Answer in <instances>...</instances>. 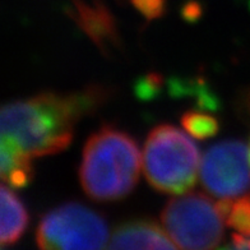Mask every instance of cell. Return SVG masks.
<instances>
[{
    "label": "cell",
    "mask_w": 250,
    "mask_h": 250,
    "mask_svg": "<svg viewBox=\"0 0 250 250\" xmlns=\"http://www.w3.org/2000/svg\"><path fill=\"white\" fill-rule=\"evenodd\" d=\"M249 107H250V96H249ZM249 155H250V146H249Z\"/></svg>",
    "instance_id": "obj_15"
},
{
    "label": "cell",
    "mask_w": 250,
    "mask_h": 250,
    "mask_svg": "<svg viewBox=\"0 0 250 250\" xmlns=\"http://www.w3.org/2000/svg\"><path fill=\"white\" fill-rule=\"evenodd\" d=\"M1 250H5V248H4V247H3V249H1Z\"/></svg>",
    "instance_id": "obj_16"
},
{
    "label": "cell",
    "mask_w": 250,
    "mask_h": 250,
    "mask_svg": "<svg viewBox=\"0 0 250 250\" xmlns=\"http://www.w3.org/2000/svg\"><path fill=\"white\" fill-rule=\"evenodd\" d=\"M230 243H227L218 250H250V236L240 234L232 235Z\"/></svg>",
    "instance_id": "obj_14"
},
{
    "label": "cell",
    "mask_w": 250,
    "mask_h": 250,
    "mask_svg": "<svg viewBox=\"0 0 250 250\" xmlns=\"http://www.w3.org/2000/svg\"><path fill=\"white\" fill-rule=\"evenodd\" d=\"M76 20L101 51L109 53L111 49L119 46L118 31L114 21L109 12H106L104 8L78 4Z\"/></svg>",
    "instance_id": "obj_8"
},
{
    "label": "cell",
    "mask_w": 250,
    "mask_h": 250,
    "mask_svg": "<svg viewBox=\"0 0 250 250\" xmlns=\"http://www.w3.org/2000/svg\"><path fill=\"white\" fill-rule=\"evenodd\" d=\"M109 240L105 218L77 202L50 209L36 230L40 250H105Z\"/></svg>",
    "instance_id": "obj_5"
},
{
    "label": "cell",
    "mask_w": 250,
    "mask_h": 250,
    "mask_svg": "<svg viewBox=\"0 0 250 250\" xmlns=\"http://www.w3.org/2000/svg\"><path fill=\"white\" fill-rule=\"evenodd\" d=\"M199 164V148L187 132L170 124L149 132L143 149V171L156 190L174 195L188 193L197 181Z\"/></svg>",
    "instance_id": "obj_3"
},
{
    "label": "cell",
    "mask_w": 250,
    "mask_h": 250,
    "mask_svg": "<svg viewBox=\"0 0 250 250\" xmlns=\"http://www.w3.org/2000/svg\"><path fill=\"white\" fill-rule=\"evenodd\" d=\"M181 125L188 134L193 135L198 139L211 138L217 134L220 129V123L216 116L197 110L185 112L181 118Z\"/></svg>",
    "instance_id": "obj_12"
},
{
    "label": "cell",
    "mask_w": 250,
    "mask_h": 250,
    "mask_svg": "<svg viewBox=\"0 0 250 250\" xmlns=\"http://www.w3.org/2000/svg\"><path fill=\"white\" fill-rule=\"evenodd\" d=\"M226 225L237 234L250 236V197L235 201H218Z\"/></svg>",
    "instance_id": "obj_11"
},
{
    "label": "cell",
    "mask_w": 250,
    "mask_h": 250,
    "mask_svg": "<svg viewBox=\"0 0 250 250\" xmlns=\"http://www.w3.org/2000/svg\"><path fill=\"white\" fill-rule=\"evenodd\" d=\"M30 216L26 206L7 184L1 185V224L0 240L3 247L20 240L28 227Z\"/></svg>",
    "instance_id": "obj_10"
},
{
    "label": "cell",
    "mask_w": 250,
    "mask_h": 250,
    "mask_svg": "<svg viewBox=\"0 0 250 250\" xmlns=\"http://www.w3.org/2000/svg\"><path fill=\"white\" fill-rule=\"evenodd\" d=\"M0 174L4 184L12 188L27 187L35 175L32 157L5 135L0 142Z\"/></svg>",
    "instance_id": "obj_9"
},
{
    "label": "cell",
    "mask_w": 250,
    "mask_h": 250,
    "mask_svg": "<svg viewBox=\"0 0 250 250\" xmlns=\"http://www.w3.org/2000/svg\"><path fill=\"white\" fill-rule=\"evenodd\" d=\"M105 250H180L164 229L149 220H133L116 227Z\"/></svg>",
    "instance_id": "obj_7"
},
{
    "label": "cell",
    "mask_w": 250,
    "mask_h": 250,
    "mask_svg": "<svg viewBox=\"0 0 250 250\" xmlns=\"http://www.w3.org/2000/svg\"><path fill=\"white\" fill-rule=\"evenodd\" d=\"M204 189L220 201L250 197L249 147L239 139H224L212 145L199 168Z\"/></svg>",
    "instance_id": "obj_6"
},
{
    "label": "cell",
    "mask_w": 250,
    "mask_h": 250,
    "mask_svg": "<svg viewBox=\"0 0 250 250\" xmlns=\"http://www.w3.org/2000/svg\"><path fill=\"white\" fill-rule=\"evenodd\" d=\"M104 86L77 92H42L5 104L1 109V135L13 139L26 153L43 157L66 149L77 124L109 99Z\"/></svg>",
    "instance_id": "obj_1"
},
{
    "label": "cell",
    "mask_w": 250,
    "mask_h": 250,
    "mask_svg": "<svg viewBox=\"0 0 250 250\" xmlns=\"http://www.w3.org/2000/svg\"><path fill=\"white\" fill-rule=\"evenodd\" d=\"M141 170V155L133 137L106 125L93 133L83 148L79 180L96 202H115L128 197Z\"/></svg>",
    "instance_id": "obj_2"
},
{
    "label": "cell",
    "mask_w": 250,
    "mask_h": 250,
    "mask_svg": "<svg viewBox=\"0 0 250 250\" xmlns=\"http://www.w3.org/2000/svg\"><path fill=\"white\" fill-rule=\"evenodd\" d=\"M135 8L148 20H153L164 13L165 0H132Z\"/></svg>",
    "instance_id": "obj_13"
},
{
    "label": "cell",
    "mask_w": 250,
    "mask_h": 250,
    "mask_svg": "<svg viewBox=\"0 0 250 250\" xmlns=\"http://www.w3.org/2000/svg\"><path fill=\"white\" fill-rule=\"evenodd\" d=\"M161 222L180 250H218L226 225L218 202L199 191L170 199L161 212Z\"/></svg>",
    "instance_id": "obj_4"
}]
</instances>
